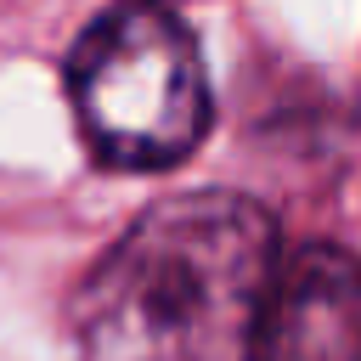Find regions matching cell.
Here are the masks:
<instances>
[{"mask_svg":"<svg viewBox=\"0 0 361 361\" xmlns=\"http://www.w3.org/2000/svg\"><path fill=\"white\" fill-rule=\"evenodd\" d=\"M254 361H361V254L310 243L276 259Z\"/></svg>","mask_w":361,"mask_h":361,"instance_id":"3","label":"cell"},{"mask_svg":"<svg viewBox=\"0 0 361 361\" xmlns=\"http://www.w3.org/2000/svg\"><path fill=\"white\" fill-rule=\"evenodd\" d=\"M68 90L90 152L113 169H169L209 130L203 51L164 0L102 11L68 56Z\"/></svg>","mask_w":361,"mask_h":361,"instance_id":"2","label":"cell"},{"mask_svg":"<svg viewBox=\"0 0 361 361\" xmlns=\"http://www.w3.org/2000/svg\"><path fill=\"white\" fill-rule=\"evenodd\" d=\"M276 276V226L254 197L180 192L152 203L79 282L85 361H254Z\"/></svg>","mask_w":361,"mask_h":361,"instance_id":"1","label":"cell"}]
</instances>
